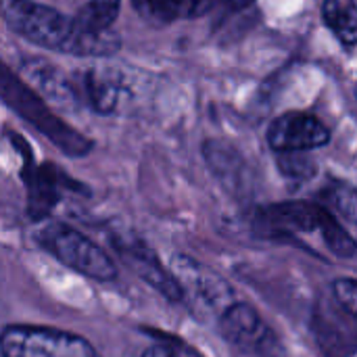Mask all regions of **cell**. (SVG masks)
<instances>
[{
	"label": "cell",
	"instance_id": "1",
	"mask_svg": "<svg viewBox=\"0 0 357 357\" xmlns=\"http://www.w3.org/2000/svg\"><path fill=\"white\" fill-rule=\"evenodd\" d=\"M4 19L29 44L75 56H111L121 44L113 29L86 31L75 19L33 0H10L4 8Z\"/></svg>",
	"mask_w": 357,
	"mask_h": 357
},
{
	"label": "cell",
	"instance_id": "2",
	"mask_svg": "<svg viewBox=\"0 0 357 357\" xmlns=\"http://www.w3.org/2000/svg\"><path fill=\"white\" fill-rule=\"evenodd\" d=\"M0 98L13 111H17L27 123H31L40 134H44L54 146L61 149L67 157H86L92 151V142L56 117L46 100L29 88V84L21 82L8 67L0 63Z\"/></svg>",
	"mask_w": 357,
	"mask_h": 357
},
{
	"label": "cell",
	"instance_id": "3",
	"mask_svg": "<svg viewBox=\"0 0 357 357\" xmlns=\"http://www.w3.org/2000/svg\"><path fill=\"white\" fill-rule=\"evenodd\" d=\"M257 224L268 236H293L318 232L331 251H341L349 243V232L322 205L305 201H289L270 205L259 211Z\"/></svg>",
	"mask_w": 357,
	"mask_h": 357
},
{
	"label": "cell",
	"instance_id": "4",
	"mask_svg": "<svg viewBox=\"0 0 357 357\" xmlns=\"http://www.w3.org/2000/svg\"><path fill=\"white\" fill-rule=\"evenodd\" d=\"M36 241L46 253L82 276L98 282H111L117 278L115 261L96 243L65 224L52 222L42 226L36 234Z\"/></svg>",
	"mask_w": 357,
	"mask_h": 357
},
{
	"label": "cell",
	"instance_id": "5",
	"mask_svg": "<svg viewBox=\"0 0 357 357\" xmlns=\"http://www.w3.org/2000/svg\"><path fill=\"white\" fill-rule=\"evenodd\" d=\"M0 354L2 357H98L92 343L79 335L29 324L6 326L0 335Z\"/></svg>",
	"mask_w": 357,
	"mask_h": 357
},
{
	"label": "cell",
	"instance_id": "6",
	"mask_svg": "<svg viewBox=\"0 0 357 357\" xmlns=\"http://www.w3.org/2000/svg\"><path fill=\"white\" fill-rule=\"evenodd\" d=\"M10 138H13L15 146L19 149L21 157L25 159L23 180L27 184V209L33 220L46 218L65 192H75V190L88 192L79 182L71 180L56 165H52V163L33 165L27 142L21 140L19 136H10Z\"/></svg>",
	"mask_w": 357,
	"mask_h": 357
},
{
	"label": "cell",
	"instance_id": "7",
	"mask_svg": "<svg viewBox=\"0 0 357 357\" xmlns=\"http://www.w3.org/2000/svg\"><path fill=\"white\" fill-rule=\"evenodd\" d=\"M174 278L180 284L182 301L190 299L192 307L220 316L232 303V291L215 274L205 270L201 264L188 257H180L174 264Z\"/></svg>",
	"mask_w": 357,
	"mask_h": 357
},
{
	"label": "cell",
	"instance_id": "8",
	"mask_svg": "<svg viewBox=\"0 0 357 357\" xmlns=\"http://www.w3.org/2000/svg\"><path fill=\"white\" fill-rule=\"evenodd\" d=\"M331 142V130L312 113L291 111L268 128V144L276 153H307Z\"/></svg>",
	"mask_w": 357,
	"mask_h": 357
},
{
	"label": "cell",
	"instance_id": "9",
	"mask_svg": "<svg viewBox=\"0 0 357 357\" xmlns=\"http://www.w3.org/2000/svg\"><path fill=\"white\" fill-rule=\"evenodd\" d=\"M121 257L130 264V268L144 278L151 287H155L161 295H165L172 301H182L180 284L176 282L174 274H169L157 259V255L142 243V241H121L115 243Z\"/></svg>",
	"mask_w": 357,
	"mask_h": 357
},
{
	"label": "cell",
	"instance_id": "10",
	"mask_svg": "<svg viewBox=\"0 0 357 357\" xmlns=\"http://www.w3.org/2000/svg\"><path fill=\"white\" fill-rule=\"evenodd\" d=\"M220 333L224 339H228L232 345L238 347H257L268 328L261 320V316L249 305L241 301H232L220 316Z\"/></svg>",
	"mask_w": 357,
	"mask_h": 357
},
{
	"label": "cell",
	"instance_id": "11",
	"mask_svg": "<svg viewBox=\"0 0 357 357\" xmlns=\"http://www.w3.org/2000/svg\"><path fill=\"white\" fill-rule=\"evenodd\" d=\"M23 75L31 84L42 98H50L59 102L61 107H73L75 105V90L71 82L50 63L42 59L25 61L23 63Z\"/></svg>",
	"mask_w": 357,
	"mask_h": 357
},
{
	"label": "cell",
	"instance_id": "12",
	"mask_svg": "<svg viewBox=\"0 0 357 357\" xmlns=\"http://www.w3.org/2000/svg\"><path fill=\"white\" fill-rule=\"evenodd\" d=\"M84 92L88 105L102 115L113 113L123 94V79L119 71L111 67H94L84 75Z\"/></svg>",
	"mask_w": 357,
	"mask_h": 357
},
{
	"label": "cell",
	"instance_id": "13",
	"mask_svg": "<svg viewBox=\"0 0 357 357\" xmlns=\"http://www.w3.org/2000/svg\"><path fill=\"white\" fill-rule=\"evenodd\" d=\"M345 312L339 310V316H331L328 312H318L316 314V335L320 341V347L328 354L331 357H349L354 354V326H339V318Z\"/></svg>",
	"mask_w": 357,
	"mask_h": 357
},
{
	"label": "cell",
	"instance_id": "14",
	"mask_svg": "<svg viewBox=\"0 0 357 357\" xmlns=\"http://www.w3.org/2000/svg\"><path fill=\"white\" fill-rule=\"evenodd\" d=\"M322 21L337 33V38L354 48L357 42V10L356 2L349 0L343 4L341 0H322Z\"/></svg>",
	"mask_w": 357,
	"mask_h": 357
},
{
	"label": "cell",
	"instance_id": "15",
	"mask_svg": "<svg viewBox=\"0 0 357 357\" xmlns=\"http://www.w3.org/2000/svg\"><path fill=\"white\" fill-rule=\"evenodd\" d=\"M121 0H90L73 19L86 31H107L113 27Z\"/></svg>",
	"mask_w": 357,
	"mask_h": 357
},
{
	"label": "cell",
	"instance_id": "16",
	"mask_svg": "<svg viewBox=\"0 0 357 357\" xmlns=\"http://www.w3.org/2000/svg\"><path fill=\"white\" fill-rule=\"evenodd\" d=\"M151 17L157 23H174L182 17L192 15V4L195 0H144Z\"/></svg>",
	"mask_w": 357,
	"mask_h": 357
},
{
	"label": "cell",
	"instance_id": "17",
	"mask_svg": "<svg viewBox=\"0 0 357 357\" xmlns=\"http://www.w3.org/2000/svg\"><path fill=\"white\" fill-rule=\"evenodd\" d=\"M322 199H326V205L337 209L341 215H345L349 222L356 220V190L347 184H335L326 192H322Z\"/></svg>",
	"mask_w": 357,
	"mask_h": 357
},
{
	"label": "cell",
	"instance_id": "18",
	"mask_svg": "<svg viewBox=\"0 0 357 357\" xmlns=\"http://www.w3.org/2000/svg\"><path fill=\"white\" fill-rule=\"evenodd\" d=\"M333 297L339 310L356 318L357 312V282L354 278H341L333 284Z\"/></svg>",
	"mask_w": 357,
	"mask_h": 357
},
{
	"label": "cell",
	"instance_id": "19",
	"mask_svg": "<svg viewBox=\"0 0 357 357\" xmlns=\"http://www.w3.org/2000/svg\"><path fill=\"white\" fill-rule=\"evenodd\" d=\"M280 169L291 178H307L314 174V163L305 157V153H278Z\"/></svg>",
	"mask_w": 357,
	"mask_h": 357
},
{
	"label": "cell",
	"instance_id": "20",
	"mask_svg": "<svg viewBox=\"0 0 357 357\" xmlns=\"http://www.w3.org/2000/svg\"><path fill=\"white\" fill-rule=\"evenodd\" d=\"M142 357H178L169 347H165V345H153V347H149Z\"/></svg>",
	"mask_w": 357,
	"mask_h": 357
},
{
	"label": "cell",
	"instance_id": "21",
	"mask_svg": "<svg viewBox=\"0 0 357 357\" xmlns=\"http://www.w3.org/2000/svg\"><path fill=\"white\" fill-rule=\"evenodd\" d=\"M232 8H245V6H249L253 0H226Z\"/></svg>",
	"mask_w": 357,
	"mask_h": 357
},
{
	"label": "cell",
	"instance_id": "22",
	"mask_svg": "<svg viewBox=\"0 0 357 357\" xmlns=\"http://www.w3.org/2000/svg\"><path fill=\"white\" fill-rule=\"evenodd\" d=\"M142 4H144V0H134V6H136V8H140Z\"/></svg>",
	"mask_w": 357,
	"mask_h": 357
}]
</instances>
